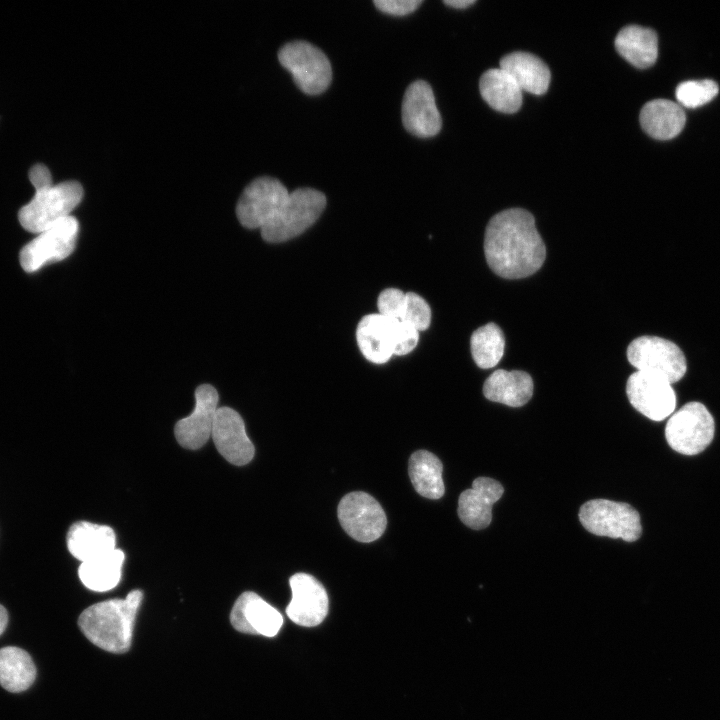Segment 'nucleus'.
Listing matches in <instances>:
<instances>
[{
    "mask_svg": "<svg viewBox=\"0 0 720 720\" xmlns=\"http://www.w3.org/2000/svg\"><path fill=\"white\" fill-rule=\"evenodd\" d=\"M533 388V380L528 373L498 369L485 380L483 394L490 401L520 407L531 399Z\"/></svg>",
    "mask_w": 720,
    "mask_h": 720,
    "instance_id": "nucleus-21",
    "label": "nucleus"
},
{
    "mask_svg": "<svg viewBox=\"0 0 720 720\" xmlns=\"http://www.w3.org/2000/svg\"><path fill=\"white\" fill-rule=\"evenodd\" d=\"M504 493L498 481L488 477H478L472 487L464 490L458 499L457 513L460 520L469 528H486L492 520V506Z\"/></svg>",
    "mask_w": 720,
    "mask_h": 720,
    "instance_id": "nucleus-19",
    "label": "nucleus"
},
{
    "mask_svg": "<svg viewBox=\"0 0 720 720\" xmlns=\"http://www.w3.org/2000/svg\"><path fill=\"white\" fill-rule=\"evenodd\" d=\"M401 112L405 129L415 136H434L441 129V115L433 90L424 80H416L407 87Z\"/></svg>",
    "mask_w": 720,
    "mask_h": 720,
    "instance_id": "nucleus-15",
    "label": "nucleus"
},
{
    "mask_svg": "<svg viewBox=\"0 0 720 720\" xmlns=\"http://www.w3.org/2000/svg\"><path fill=\"white\" fill-rule=\"evenodd\" d=\"M406 296V305L400 321L418 331L426 330L431 322V309L428 303L413 292L406 293Z\"/></svg>",
    "mask_w": 720,
    "mask_h": 720,
    "instance_id": "nucleus-31",
    "label": "nucleus"
},
{
    "mask_svg": "<svg viewBox=\"0 0 720 720\" xmlns=\"http://www.w3.org/2000/svg\"><path fill=\"white\" fill-rule=\"evenodd\" d=\"M218 400V392L212 385L202 384L196 388L192 413L180 419L174 428L176 440L182 447L199 449L211 437Z\"/></svg>",
    "mask_w": 720,
    "mask_h": 720,
    "instance_id": "nucleus-13",
    "label": "nucleus"
},
{
    "mask_svg": "<svg viewBox=\"0 0 720 720\" xmlns=\"http://www.w3.org/2000/svg\"><path fill=\"white\" fill-rule=\"evenodd\" d=\"M615 47L623 58L638 68L650 67L658 55L655 31L639 25L622 28L615 38Z\"/></svg>",
    "mask_w": 720,
    "mask_h": 720,
    "instance_id": "nucleus-24",
    "label": "nucleus"
},
{
    "mask_svg": "<svg viewBox=\"0 0 720 720\" xmlns=\"http://www.w3.org/2000/svg\"><path fill=\"white\" fill-rule=\"evenodd\" d=\"M230 622L239 632L274 637L282 627L283 617L258 594L246 591L235 601Z\"/></svg>",
    "mask_w": 720,
    "mask_h": 720,
    "instance_id": "nucleus-18",
    "label": "nucleus"
},
{
    "mask_svg": "<svg viewBox=\"0 0 720 720\" xmlns=\"http://www.w3.org/2000/svg\"><path fill=\"white\" fill-rule=\"evenodd\" d=\"M500 68L516 81L521 90L541 95L548 89L550 70L540 58L531 53H509L500 60Z\"/></svg>",
    "mask_w": 720,
    "mask_h": 720,
    "instance_id": "nucleus-22",
    "label": "nucleus"
},
{
    "mask_svg": "<svg viewBox=\"0 0 720 720\" xmlns=\"http://www.w3.org/2000/svg\"><path fill=\"white\" fill-rule=\"evenodd\" d=\"M373 3L385 13L400 16L414 11L422 0H374Z\"/></svg>",
    "mask_w": 720,
    "mask_h": 720,
    "instance_id": "nucleus-33",
    "label": "nucleus"
},
{
    "mask_svg": "<svg viewBox=\"0 0 720 720\" xmlns=\"http://www.w3.org/2000/svg\"><path fill=\"white\" fill-rule=\"evenodd\" d=\"M406 299V293L400 289H384L377 299L378 313L400 321L405 309Z\"/></svg>",
    "mask_w": 720,
    "mask_h": 720,
    "instance_id": "nucleus-32",
    "label": "nucleus"
},
{
    "mask_svg": "<svg viewBox=\"0 0 720 720\" xmlns=\"http://www.w3.org/2000/svg\"><path fill=\"white\" fill-rule=\"evenodd\" d=\"M631 405L653 421L671 416L676 407V395L667 380L642 371L631 374L626 384Z\"/></svg>",
    "mask_w": 720,
    "mask_h": 720,
    "instance_id": "nucleus-12",
    "label": "nucleus"
},
{
    "mask_svg": "<svg viewBox=\"0 0 720 720\" xmlns=\"http://www.w3.org/2000/svg\"><path fill=\"white\" fill-rule=\"evenodd\" d=\"M326 206L325 195L313 188H298L289 196L279 212L261 230L270 243L290 240L309 228Z\"/></svg>",
    "mask_w": 720,
    "mask_h": 720,
    "instance_id": "nucleus-4",
    "label": "nucleus"
},
{
    "mask_svg": "<svg viewBox=\"0 0 720 720\" xmlns=\"http://www.w3.org/2000/svg\"><path fill=\"white\" fill-rule=\"evenodd\" d=\"M401 322L379 313L368 314L358 323L356 340L363 356L383 364L395 355Z\"/></svg>",
    "mask_w": 720,
    "mask_h": 720,
    "instance_id": "nucleus-17",
    "label": "nucleus"
},
{
    "mask_svg": "<svg viewBox=\"0 0 720 720\" xmlns=\"http://www.w3.org/2000/svg\"><path fill=\"white\" fill-rule=\"evenodd\" d=\"M79 223L68 216L48 229L38 233L20 251L19 260L26 272H35L44 265L67 258L74 250Z\"/></svg>",
    "mask_w": 720,
    "mask_h": 720,
    "instance_id": "nucleus-10",
    "label": "nucleus"
},
{
    "mask_svg": "<svg viewBox=\"0 0 720 720\" xmlns=\"http://www.w3.org/2000/svg\"><path fill=\"white\" fill-rule=\"evenodd\" d=\"M718 91L717 83L711 79L688 80L677 86L675 95L682 106L697 108L714 99Z\"/></svg>",
    "mask_w": 720,
    "mask_h": 720,
    "instance_id": "nucleus-30",
    "label": "nucleus"
},
{
    "mask_svg": "<svg viewBox=\"0 0 720 720\" xmlns=\"http://www.w3.org/2000/svg\"><path fill=\"white\" fill-rule=\"evenodd\" d=\"M578 516L582 526L598 536L634 542L642 534L640 515L628 503L607 499L589 500L580 507Z\"/></svg>",
    "mask_w": 720,
    "mask_h": 720,
    "instance_id": "nucleus-5",
    "label": "nucleus"
},
{
    "mask_svg": "<svg viewBox=\"0 0 720 720\" xmlns=\"http://www.w3.org/2000/svg\"><path fill=\"white\" fill-rule=\"evenodd\" d=\"M29 179L35 190L52 185L49 169L43 164H35L29 171Z\"/></svg>",
    "mask_w": 720,
    "mask_h": 720,
    "instance_id": "nucleus-35",
    "label": "nucleus"
},
{
    "mask_svg": "<svg viewBox=\"0 0 720 720\" xmlns=\"http://www.w3.org/2000/svg\"><path fill=\"white\" fill-rule=\"evenodd\" d=\"M685 121L682 107L667 99L649 101L640 112L642 128L658 140H668L677 136L682 131Z\"/></svg>",
    "mask_w": 720,
    "mask_h": 720,
    "instance_id": "nucleus-23",
    "label": "nucleus"
},
{
    "mask_svg": "<svg viewBox=\"0 0 720 720\" xmlns=\"http://www.w3.org/2000/svg\"><path fill=\"white\" fill-rule=\"evenodd\" d=\"M289 193L276 178H255L245 187L237 202L236 216L239 222L248 229H261L279 212Z\"/></svg>",
    "mask_w": 720,
    "mask_h": 720,
    "instance_id": "nucleus-9",
    "label": "nucleus"
},
{
    "mask_svg": "<svg viewBox=\"0 0 720 720\" xmlns=\"http://www.w3.org/2000/svg\"><path fill=\"white\" fill-rule=\"evenodd\" d=\"M475 2V0H444L445 4L454 8H466Z\"/></svg>",
    "mask_w": 720,
    "mask_h": 720,
    "instance_id": "nucleus-36",
    "label": "nucleus"
},
{
    "mask_svg": "<svg viewBox=\"0 0 720 720\" xmlns=\"http://www.w3.org/2000/svg\"><path fill=\"white\" fill-rule=\"evenodd\" d=\"M292 599L286 614L294 623L313 627L322 623L328 613V595L324 586L312 575L296 573L289 579Z\"/></svg>",
    "mask_w": 720,
    "mask_h": 720,
    "instance_id": "nucleus-14",
    "label": "nucleus"
},
{
    "mask_svg": "<svg viewBox=\"0 0 720 720\" xmlns=\"http://www.w3.org/2000/svg\"><path fill=\"white\" fill-rule=\"evenodd\" d=\"M443 466L440 459L427 450H417L409 458L408 473L416 492L429 499L444 495Z\"/></svg>",
    "mask_w": 720,
    "mask_h": 720,
    "instance_id": "nucleus-27",
    "label": "nucleus"
},
{
    "mask_svg": "<svg viewBox=\"0 0 720 720\" xmlns=\"http://www.w3.org/2000/svg\"><path fill=\"white\" fill-rule=\"evenodd\" d=\"M484 253L490 269L506 279L534 274L546 258L545 244L535 219L521 208L506 209L490 219L485 231Z\"/></svg>",
    "mask_w": 720,
    "mask_h": 720,
    "instance_id": "nucleus-1",
    "label": "nucleus"
},
{
    "mask_svg": "<svg viewBox=\"0 0 720 720\" xmlns=\"http://www.w3.org/2000/svg\"><path fill=\"white\" fill-rule=\"evenodd\" d=\"M36 678V667L23 649L7 646L0 649V685L7 691L27 690Z\"/></svg>",
    "mask_w": 720,
    "mask_h": 720,
    "instance_id": "nucleus-28",
    "label": "nucleus"
},
{
    "mask_svg": "<svg viewBox=\"0 0 720 720\" xmlns=\"http://www.w3.org/2000/svg\"><path fill=\"white\" fill-rule=\"evenodd\" d=\"M8 624V613L6 608L0 604V635L5 631Z\"/></svg>",
    "mask_w": 720,
    "mask_h": 720,
    "instance_id": "nucleus-37",
    "label": "nucleus"
},
{
    "mask_svg": "<svg viewBox=\"0 0 720 720\" xmlns=\"http://www.w3.org/2000/svg\"><path fill=\"white\" fill-rule=\"evenodd\" d=\"M418 340L419 331L401 322L395 355L403 356L410 353L417 346Z\"/></svg>",
    "mask_w": 720,
    "mask_h": 720,
    "instance_id": "nucleus-34",
    "label": "nucleus"
},
{
    "mask_svg": "<svg viewBox=\"0 0 720 720\" xmlns=\"http://www.w3.org/2000/svg\"><path fill=\"white\" fill-rule=\"evenodd\" d=\"M627 358L637 371L659 376L673 384L686 373L682 350L673 342L658 336H641L627 348Z\"/></svg>",
    "mask_w": 720,
    "mask_h": 720,
    "instance_id": "nucleus-8",
    "label": "nucleus"
},
{
    "mask_svg": "<svg viewBox=\"0 0 720 720\" xmlns=\"http://www.w3.org/2000/svg\"><path fill=\"white\" fill-rule=\"evenodd\" d=\"M82 197V185L73 180L37 189L30 202L19 210V222L27 231L38 234L71 216Z\"/></svg>",
    "mask_w": 720,
    "mask_h": 720,
    "instance_id": "nucleus-3",
    "label": "nucleus"
},
{
    "mask_svg": "<svg viewBox=\"0 0 720 720\" xmlns=\"http://www.w3.org/2000/svg\"><path fill=\"white\" fill-rule=\"evenodd\" d=\"M337 515L344 531L363 543L380 538L387 525L382 506L374 497L362 491L343 496L338 504Z\"/></svg>",
    "mask_w": 720,
    "mask_h": 720,
    "instance_id": "nucleus-11",
    "label": "nucleus"
},
{
    "mask_svg": "<svg viewBox=\"0 0 720 720\" xmlns=\"http://www.w3.org/2000/svg\"><path fill=\"white\" fill-rule=\"evenodd\" d=\"M211 437L218 452L231 464L242 466L254 457L255 448L249 439L240 414L230 407H219Z\"/></svg>",
    "mask_w": 720,
    "mask_h": 720,
    "instance_id": "nucleus-16",
    "label": "nucleus"
},
{
    "mask_svg": "<svg viewBox=\"0 0 720 720\" xmlns=\"http://www.w3.org/2000/svg\"><path fill=\"white\" fill-rule=\"evenodd\" d=\"M125 555L120 549L81 562L78 575L85 587L96 592L115 588L121 580Z\"/></svg>",
    "mask_w": 720,
    "mask_h": 720,
    "instance_id": "nucleus-26",
    "label": "nucleus"
},
{
    "mask_svg": "<svg viewBox=\"0 0 720 720\" xmlns=\"http://www.w3.org/2000/svg\"><path fill=\"white\" fill-rule=\"evenodd\" d=\"M143 599L141 590L130 591L123 599H109L86 608L78 626L97 647L116 654L130 649L137 612Z\"/></svg>",
    "mask_w": 720,
    "mask_h": 720,
    "instance_id": "nucleus-2",
    "label": "nucleus"
},
{
    "mask_svg": "<svg viewBox=\"0 0 720 720\" xmlns=\"http://www.w3.org/2000/svg\"><path fill=\"white\" fill-rule=\"evenodd\" d=\"M470 346L476 365L482 369L492 368L504 354V334L497 324L487 323L473 332Z\"/></svg>",
    "mask_w": 720,
    "mask_h": 720,
    "instance_id": "nucleus-29",
    "label": "nucleus"
},
{
    "mask_svg": "<svg viewBox=\"0 0 720 720\" xmlns=\"http://www.w3.org/2000/svg\"><path fill=\"white\" fill-rule=\"evenodd\" d=\"M483 99L495 110L516 112L522 104V90L503 69L494 68L484 72L479 81Z\"/></svg>",
    "mask_w": 720,
    "mask_h": 720,
    "instance_id": "nucleus-25",
    "label": "nucleus"
},
{
    "mask_svg": "<svg viewBox=\"0 0 720 720\" xmlns=\"http://www.w3.org/2000/svg\"><path fill=\"white\" fill-rule=\"evenodd\" d=\"M714 419L700 402L692 401L673 413L665 427L669 446L683 455L701 453L714 437Z\"/></svg>",
    "mask_w": 720,
    "mask_h": 720,
    "instance_id": "nucleus-7",
    "label": "nucleus"
},
{
    "mask_svg": "<svg viewBox=\"0 0 720 720\" xmlns=\"http://www.w3.org/2000/svg\"><path fill=\"white\" fill-rule=\"evenodd\" d=\"M278 59L291 72L295 84L303 92L320 94L330 85V61L321 49L310 42L295 40L286 43L279 49Z\"/></svg>",
    "mask_w": 720,
    "mask_h": 720,
    "instance_id": "nucleus-6",
    "label": "nucleus"
},
{
    "mask_svg": "<svg viewBox=\"0 0 720 720\" xmlns=\"http://www.w3.org/2000/svg\"><path fill=\"white\" fill-rule=\"evenodd\" d=\"M66 542L71 555L85 562L114 550L116 535L110 526L78 521L69 528Z\"/></svg>",
    "mask_w": 720,
    "mask_h": 720,
    "instance_id": "nucleus-20",
    "label": "nucleus"
}]
</instances>
